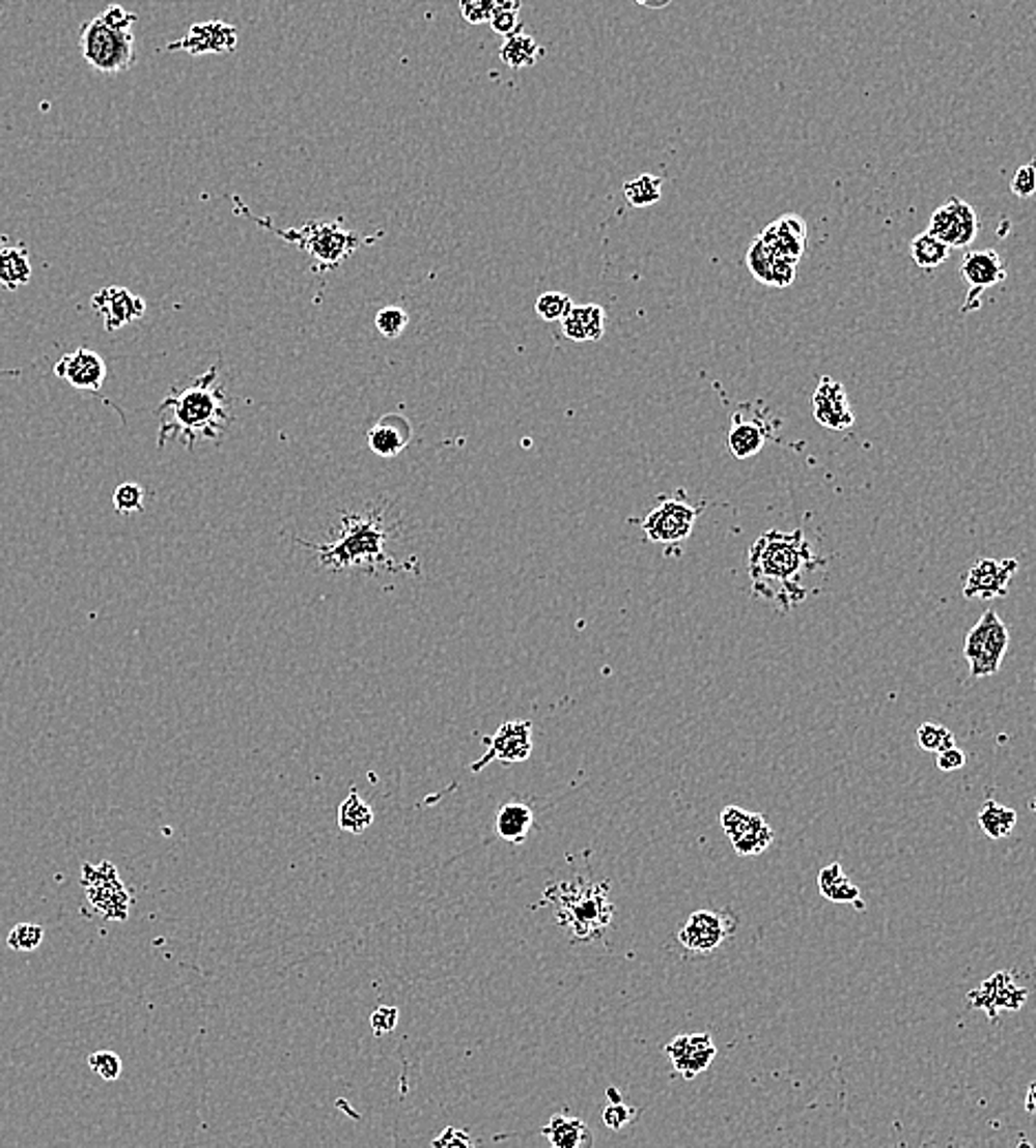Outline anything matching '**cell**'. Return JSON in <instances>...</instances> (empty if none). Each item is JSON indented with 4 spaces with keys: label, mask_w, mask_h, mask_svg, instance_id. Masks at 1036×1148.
I'll return each mask as SVG.
<instances>
[{
    "label": "cell",
    "mask_w": 1036,
    "mask_h": 1148,
    "mask_svg": "<svg viewBox=\"0 0 1036 1148\" xmlns=\"http://www.w3.org/2000/svg\"><path fill=\"white\" fill-rule=\"evenodd\" d=\"M822 562L811 552L803 530H767L750 548L752 593L758 599L780 603L783 610L803 603V579Z\"/></svg>",
    "instance_id": "1"
},
{
    "label": "cell",
    "mask_w": 1036,
    "mask_h": 1148,
    "mask_svg": "<svg viewBox=\"0 0 1036 1148\" xmlns=\"http://www.w3.org/2000/svg\"><path fill=\"white\" fill-rule=\"evenodd\" d=\"M217 378L219 369L215 365L195 380L173 386L158 409L160 449L171 437H181L186 449H193L199 440H217L222 435L232 422V413Z\"/></svg>",
    "instance_id": "2"
},
{
    "label": "cell",
    "mask_w": 1036,
    "mask_h": 1148,
    "mask_svg": "<svg viewBox=\"0 0 1036 1148\" xmlns=\"http://www.w3.org/2000/svg\"><path fill=\"white\" fill-rule=\"evenodd\" d=\"M389 535L392 533H389L383 513L347 511L341 517V533L336 535L334 542L312 544L297 539V544L312 550L318 556V564L330 572H373L379 568L389 572L404 570V566L385 550Z\"/></svg>",
    "instance_id": "3"
},
{
    "label": "cell",
    "mask_w": 1036,
    "mask_h": 1148,
    "mask_svg": "<svg viewBox=\"0 0 1036 1148\" xmlns=\"http://www.w3.org/2000/svg\"><path fill=\"white\" fill-rule=\"evenodd\" d=\"M232 204L236 206V210H240V214L248 217L250 222L259 224L261 228L270 230L272 234H277L279 239L287 241V243H295L299 250L308 252L310 259L314 261V269L316 272H320V269H334L341 265L349 255H354L356 250L363 248V246H371L376 243L379 239H383L385 232H379V234H369V236H361L356 234L352 230H345L343 228V222H308L301 228H277L272 222H268V219H261V217H254L248 206H244V201L232 195Z\"/></svg>",
    "instance_id": "4"
},
{
    "label": "cell",
    "mask_w": 1036,
    "mask_h": 1148,
    "mask_svg": "<svg viewBox=\"0 0 1036 1148\" xmlns=\"http://www.w3.org/2000/svg\"><path fill=\"white\" fill-rule=\"evenodd\" d=\"M543 899L557 908V921L568 927V932L577 941L597 939L610 925L615 913L606 884H555L543 894Z\"/></svg>",
    "instance_id": "5"
},
{
    "label": "cell",
    "mask_w": 1036,
    "mask_h": 1148,
    "mask_svg": "<svg viewBox=\"0 0 1036 1148\" xmlns=\"http://www.w3.org/2000/svg\"><path fill=\"white\" fill-rule=\"evenodd\" d=\"M82 58L95 71L115 76L127 71L135 62V36L131 29H115L95 16L82 25L80 31Z\"/></svg>",
    "instance_id": "6"
},
{
    "label": "cell",
    "mask_w": 1036,
    "mask_h": 1148,
    "mask_svg": "<svg viewBox=\"0 0 1036 1148\" xmlns=\"http://www.w3.org/2000/svg\"><path fill=\"white\" fill-rule=\"evenodd\" d=\"M1010 648V632L995 610L983 612L977 626L965 634L963 658L975 679L995 677Z\"/></svg>",
    "instance_id": "7"
},
{
    "label": "cell",
    "mask_w": 1036,
    "mask_h": 1148,
    "mask_svg": "<svg viewBox=\"0 0 1036 1148\" xmlns=\"http://www.w3.org/2000/svg\"><path fill=\"white\" fill-rule=\"evenodd\" d=\"M82 886L87 892V901L109 921H124L131 910L129 890L124 888L120 874H117L111 861H102L97 866H82Z\"/></svg>",
    "instance_id": "8"
},
{
    "label": "cell",
    "mask_w": 1036,
    "mask_h": 1148,
    "mask_svg": "<svg viewBox=\"0 0 1036 1148\" xmlns=\"http://www.w3.org/2000/svg\"><path fill=\"white\" fill-rule=\"evenodd\" d=\"M699 519V509H694L683 497H661L656 509L643 519V530L650 542L661 546H676L692 535Z\"/></svg>",
    "instance_id": "9"
},
{
    "label": "cell",
    "mask_w": 1036,
    "mask_h": 1148,
    "mask_svg": "<svg viewBox=\"0 0 1036 1148\" xmlns=\"http://www.w3.org/2000/svg\"><path fill=\"white\" fill-rule=\"evenodd\" d=\"M719 822L729 841H732L734 851L743 857L760 855L772 846L774 831L760 813H752V810L740 806H725Z\"/></svg>",
    "instance_id": "10"
},
{
    "label": "cell",
    "mask_w": 1036,
    "mask_h": 1148,
    "mask_svg": "<svg viewBox=\"0 0 1036 1148\" xmlns=\"http://www.w3.org/2000/svg\"><path fill=\"white\" fill-rule=\"evenodd\" d=\"M926 232H930L950 250L968 248L979 234V217L975 208L965 204L963 199L950 197L944 206L932 212Z\"/></svg>",
    "instance_id": "11"
},
{
    "label": "cell",
    "mask_w": 1036,
    "mask_h": 1148,
    "mask_svg": "<svg viewBox=\"0 0 1036 1148\" xmlns=\"http://www.w3.org/2000/svg\"><path fill=\"white\" fill-rule=\"evenodd\" d=\"M486 753L471 767L473 773L486 769L491 763H524L533 753V724L529 720H508L500 724V729L484 738Z\"/></svg>",
    "instance_id": "12"
},
{
    "label": "cell",
    "mask_w": 1036,
    "mask_h": 1148,
    "mask_svg": "<svg viewBox=\"0 0 1036 1148\" xmlns=\"http://www.w3.org/2000/svg\"><path fill=\"white\" fill-rule=\"evenodd\" d=\"M1018 570L1016 559H979L965 574L963 597L992 601L1008 595L1010 583Z\"/></svg>",
    "instance_id": "13"
},
{
    "label": "cell",
    "mask_w": 1036,
    "mask_h": 1148,
    "mask_svg": "<svg viewBox=\"0 0 1036 1148\" xmlns=\"http://www.w3.org/2000/svg\"><path fill=\"white\" fill-rule=\"evenodd\" d=\"M234 47H236V29L217 19L193 25L181 40L166 45L168 52H184L189 56L230 54L234 52Z\"/></svg>",
    "instance_id": "14"
},
{
    "label": "cell",
    "mask_w": 1036,
    "mask_h": 1148,
    "mask_svg": "<svg viewBox=\"0 0 1036 1148\" xmlns=\"http://www.w3.org/2000/svg\"><path fill=\"white\" fill-rule=\"evenodd\" d=\"M93 310L105 320L107 332H117L146 314L144 298L135 296L122 285H107L91 298Z\"/></svg>",
    "instance_id": "15"
},
{
    "label": "cell",
    "mask_w": 1036,
    "mask_h": 1148,
    "mask_svg": "<svg viewBox=\"0 0 1036 1148\" xmlns=\"http://www.w3.org/2000/svg\"><path fill=\"white\" fill-rule=\"evenodd\" d=\"M666 1056L670 1058L674 1071L683 1080H692L703 1073L717 1056V1044L709 1034H685L676 1036L668 1046Z\"/></svg>",
    "instance_id": "16"
},
{
    "label": "cell",
    "mask_w": 1036,
    "mask_h": 1148,
    "mask_svg": "<svg viewBox=\"0 0 1036 1148\" xmlns=\"http://www.w3.org/2000/svg\"><path fill=\"white\" fill-rule=\"evenodd\" d=\"M1026 1001H1028V989L1018 987L1010 972H997L979 989L971 992V996H968V1003H971L975 1009L988 1011L990 1018H997V1011L1021 1009Z\"/></svg>",
    "instance_id": "17"
},
{
    "label": "cell",
    "mask_w": 1036,
    "mask_h": 1148,
    "mask_svg": "<svg viewBox=\"0 0 1036 1148\" xmlns=\"http://www.w3.org/2000/svg\"><path fill=\"white\" fill-rule=\"evenodd\" d=\"M54 374L64 382H69L74 390L97 392L107 378V363L102 361L97 351L78 347L56 363Z\"/></svg>",
    "instance_id": "18"
},
{
    "label": "cell",
    "mask_w": 1036,
    "mask_h": 1148,
    "mask_svg": "<svg viewBox=\"0 0 1036 1148\" xmlns=\"http://www.w3.org/2000/svg\"><path fill=\"white\" fill-rule=\"evenodd\" d=\"M813 415L822 427L836 429V431L848 429L856 422L851 404L846 400L844 386L829 376H822L818 382V390H815Z\"/></svg>",
    "instance_id": "19"
},
{
    "label": "cell",
    "mask_w": 1036,
    "mask_h": 1148,
    "mask_svg": "<svg viewBox=\"0 0 1036 1148\" xmlns=\"http://www.w3.org/2000/svg\"><path fill=\"white\" fill-rule=\"evenodd\" d=\"M961 277L968 285H971L968 300H977L979 292L1004 283L1008 279V272L1004 261H1001V257L995 250H975V252H968L963 257Z\"/></svg>",
    "instance_id": "20"
},
{
    "label": "cell",
    "mask_w": 1036,
    "mask_h": 1148,
    "mask_svg": "<svg viewBox=\"0 0 1036 1148\" xmlns=\"http://www.w3.org/2000/svg\"><path fill=\"white\" fill-rule=\"evenodd\" d=\"M412 435L414 429L410 420L400 413H387L367 431V444L379 458L392 460L410 447Z\"/></svg>",
    "instance_id": "21"
},
{
    "label": "cell",
    "mask_w": 1036,
    "mask_h": 1148,
    "mask_svg": "<svg viewBox=\"0 0 1036 1148\" xmlns=\"http://www.w3.org/2000/svg\"><path fill=\"white\" fill-rule=\"evenodd\" d=\"M725 939V925L723 917L711 910H699L692 913L685 925L678 930V941L685 950L696 954H709L715 952Z\"/></svg>",
    "instance_id": "22"
},
{
    "label": "cell",
    "mask_w": 1036,
    "mask_h": 1148,
    "mask_svg": "<svg viewBox=\"0 0 1036 1148\" xmlns=\"http://www.w3.org/2000/svg\"><path fill=\"white\" fill-rule=\"evenodd\" d=\"M562 329L568 341L588 343L601 341L606 332V312L601 306L586 303V306H572L566 318L562 320Z\"/></svg>",
    "instance_id": "23"
},
{
    "label": "cell",
    "mask_w": 1036,
    "mask_h": 1148,
    "mask_svg": "<svg viewBox=\"0 0 1036 1148\" xmlns=\"http://www.w3.org/2000/svg\"><path fill=\"white\" fill-rule=\"evenodd\" d=\"M543 1138L549 1140L551 1148H592L594 1136L582 1118L557 1113L551 1122L541 1128Z\"/></svg>",
    "instance_id": "24"
},
{
    "label": "cell",
    "mask_w": 1036,
    "mask_h": 1148,
    "mask_svg": "<svg viewBox=\"0 0 1036 1148\" xmlns=\"http://www.w3.org/2000/svg\"><path fill=\"white\" fill-rule=\"evenodd\" d=\"M767 437H769L767 427H762L756 420H745L738 413L732 418V429H729V435H727V447L736 460H750L760 453L762 447H765Z\"/></svg>",
    "instance_id": "25"
},
{
    "label": "cell",
    "mask_w": 1036,
    "mask_h": 1148,
    "mask_svg": "<svg viewBox=\"0 0 1036 1148\" xmlns=\"http://www.w3.org/2000/svg\"><path fill=\"white\" fill-rule=\"evenodd\" d=\"M818 890H820L822 897L831 903H851L860 910L864 908L860 888L851 880H848L846 872L842 870V866L838 864V861H834V864H829L820 870Z\"/></svg>",
    "instance_id": "26"
},
{
    "label": "cell",
    "mask_w": 1036,
    "mask_h": 1148,
    "mask_svg": "<svg viewBox=\"0 0 1036 1148\" xmlns=\"http://www.w3.org/2000/svg\"><path fill=\"white\" fill-rule=\"evenodd\" d=\"M533 810L522 802H506L496 815V833L508 843H524L533 829Z\"/></svg>",
    "instance_id": "27"
},
{
    "label": "cell",
    "mask_w": 1036,
    "mask_h": 1148,
    "mask_svg": "<svg viewBox=\"0 0 1036 1148\" xmlns=\"http://www.w3.org/2000/svg\"><path fill=\"white\" fill-rule=\"evenodd\" d=\"M541 56H543V49L524 29L515 31L513 36L504 38V42L500 47L502 62L506 66H511V69H515V71L529 69V66H533Z\"/></svg>",
    "instance_id": "28"
},
{
    "label": "cell",
    "mask_w": 1036,
    "mask_h": 1148,
    "mask_svg": "<svg viewBox=\"0 0 1036 1148\" xmlns=\"http://www.w3.org/2000/svg\"><path fill=\"white\" fill-rule=\"evenodd\" d=\"M31 281V261L25 246H0V285L7 290Z\"/></svg>",
    "instance_id": "29"
},
{
    "label": "cell",
    "mask_w": 1036,
    "mask_h": 1148,
    "mask_svg": "<svg viewBox=\"0 0 1036 1148\" xmlns=\"http://www.w3.org/2000/svg\"><path fill=\"white\" fill-rule=\"evenodd\" d=\"M1018 822V813L1010 806L999 804L997 800L988 798L979 808V826L990 839H1006L1012 835L1014 826Z\"/></svg>",
    "instance_id": "30"
},
{
    "label": "cell",
    "mask_w": 1036,
    "mask_h": 1148,
    "mask_svg": "<svg viewBox=\"0 0 1036 1148\" xmlns=\"http://www.w3.org/2000/svg\"><path fill=\"white\" fill-rule=\"evenodd\" d=\"M371 824H373L371 806L359 796V793L352 791L343 800V804L338 806V826H341V831L345 833L361 835Z\"/></svg>",
    "instance_id": "31"
},
{
    "label": "cell",
    "mask_w": 1036,
    "mask_h": 1148,
    "mask_svg": "<svg viewBox=\"0 0 1036 1148\" xmlns=\"http://www.w3.org/2000/svg\"><path fill=\"white\" fill-rule=\"evenodd\" d=\"M911 257L917 267L935 269L948 261L950 248L944 246L940 239H935L930 232H922L911 241Z\"/></svg>",
    "instance_id": "32"
},
{
    "label": "cell",
    "mask_w": 1036,
    "mask_h": 1148,
    "mask_svg": "<svg viewBox=\"0 0 1036 1148\" xmlns=\"http://www.w3.org/2000/svg\"><path fill=\"white\" fill-rule=\"evenodd\" d=\"M661 189H664V181H661V177L643 173V175H637V177L627 179L623 183V195H625L627 204H631V206L648 208V206H654L656 201L661 199Z\"/></svg>",
    "instance_id": "33"
},
{
    "label": "cell",
    "mask_w": 1036,
    "mask_h": 1148,
    "mask_svg": "<svg viewBox=\"0 0 1036 1148\" xmlns=\"http://www.w3.org/2000/svg\"><path fill=\"white\" fill-rule=\"evenodd\" d=\"M917 745L928 753H942L950 747H955V736L940 722H924L920 724V729H917Z\"/></svg>",
    "instance_id": "34"
},
{
    "label": "cell",
    "mask_w": 1036,
    "mask_h": 1148,
    "mask_svg": "<svg viewBox=\"0 0 1036 1148\" xmlns=\"http://www.w3.org/2000/svg\"><path fill=\"white\" fill-rule=\"evenodd\" d=\"M572 306H575L572 298L564 292H543L535 300V312L541 320H547V323H557V320L562 323Z\"/></svg>",
    "instance_id": "35"
},
{
    "label": "cell",
    "mask_w": 1036,
    "mask_h": 1148,
    "mask_svg": "<svg viewBox=\"0 0 1036 1148\" xmlns=\"http://www.w3.org/2000/svg\"><path fill=\"white\" fill-rule=\"evenodd\" d=\"M520 9H522V3H517V0H498V9L488 21L491 29H494L496 33H500V36H504V38L513 36L515 31L522 29Z\"/></svg>",
    "instance_id": "36"
},
{
    "label": "cell",
    "mask_w": 1036,
    "mask_h": 1148,
    "mask_svg": "<svg viewBox=\"0 0 1036 1148\" xmlns=\"http://www.w3.org/2000/svg\"><path fill=\"white\" fill-rule=\"evenodd\" d=\"M45 939L43 925L38 923H19L7 937V948L16 952H33L40 948Z\"/></svg>",
    "instance_id": "37"
},
{
    "label": "cell",
    "mask_w": 1036,
    "mask_h": 1148,
    "mask_svg": "<svg viewBox=\"0 0 1036 1148\" xmlns=\"http://www.w3.org/2000/svg\"><path fill=\"white\" fill-rule=\"evenodd\" d=\"M774 255L767 250V246L762 243L760 239H756L750 248V252H747V267H750V272L754 279H758L760 283L769 285L772 283V267H774Z\"/></svg>",
    "instance_id": "38"
},
{
    "label": "cell",
    "mask_w": 1036,
    "mask_h": 1148,
    "mask_svg": "<svg viewBox=\"0 0 1036 1148\" xmlns=\"http://www.w3.org/2000/svg\"><path fill=\"white\" fill-rule=\"evenodd\" d=\"M373 325H376V329L385 336V339H398V336L407 329V325H410V314L398 306H389L376 314Z\"/></svg>",
    "instance_id": "39"
},
{
    "label": "cell",
    "mask_w": 1036,
    "mask_h": 1148,
    "mask_svg": "<svg viewBox=\"0 0 1036 1148\" xmlns=\"http://www.w3.org/2000/svg\"><path fill=\"white\" fill-rule=\"evenodd\" d=\"M113 506L120 515L142 511L144 509V488L140 484H133V482L120 484L113 493Z\"/></svg>",
    "instance_id": "40"
},
{
    "label": "cell",
    "mask_w": 1036,
    "mask_h": 1148,
    "mask_svg": "<svg viewBox=\"0 0 1036 1148\" xmlns=\"http://www.w3.org/2000/svg\"><path fill=\"white\" fill-rule=\"evenodd\" d=\"M89 1069L107 1083H113L122 1075V1058L115 1052H95L87 1058Z\"/></svg>",
    "instance_id": "41"
},
{
    "label": "cell",
    "mask_w": 1036,
    "mask_h": 1148,
    "mask_svg": "<svg viewBox=\"0 0 1036 1148\" xmlns=\"http://www.w3.org/2000/svg\"><path fill=\"white\" fill-rule=\"evenodd\" d=\"M496 9H498V0H463L460 3L463 19L471 25L488 23L491 16L496 13Z\"/></svg>",
    "instance_id": "42"
},
{
    "label": "cell",
    "mask_w": 1036,
    "mask_h": 1148,
    "mask_svg": "<svg viewBox=\"0 0 1036 1148\" xmlns=\"http://www.w3.org/2000/svg\"><path fill=\"white\" fill-rule=\"evenodd\" d=\"M369 1025H371L373 1034H376V1036L392 1034L396 1029V1025H398V1009L389 1007V1005L376 1007V1009H373L371 1018H369Z\"/></svg>",
    "instance_id": "43"
},
{
    "label": "cell",
    "mask_w": 1036,
    "mask_h": 1148,
    "mask_svg": "<svg viewBox=\"0 0 1036 1148\" xmlns=\"http://www.w3.org/2000/svg\"><path fill=\"white\" fill-rule=\"evenodd\" d=\"M635 1118H637V1111L631 1109V1107H625L623 1102H610L604 1109V1124L610 1130H621L623 1126L635 1122Z\"/></svg>",
    "instance_id": "44"
},
{
    "label": "cell",
    "mask_w": 1036,
    "mask_h": 1148,
    "mask_svg": "<svg viewBox=\"0 0 1036 1148\" xmlns=\"http://www.w3.org/2000/svg\"><path fill=\"white\" fill-rule=\"evenodd\" d=\"M1010 191L1012 195L1021 197V199H1028L1034 195L1036 191V168L1034 164H1026L1018 168V171L1014 173L1012 181H1010Z\"/></svg>",
    "instance_id": "45"
},
{
    "label": "cell",
    "mask_w": 1036,
    "mask_h": 1148,
    "mask_svg": "<svg viewBox=\"0 0 1036 1148\" xmlns=\"http://www.w3.org/2000/svg\"><path fill=\"white\" fill-rule=\"evenodd\" d=\"M433 1148H475V1140L469 1130L447 1126L433 1142Z\"/></svg>",
    "instance_id": "46"
},
{
    "label": "cell",
    "mask_w": 1036,
    "mask_h": 1148,
    "mask_svg": "<svg viewBox=\"0 0 1036 1148\" xmlns=\"http://www.w3.org/2000/svg\"><path fill=\"white\" fill-rule=\"evenodd\" d=\"M100 19L105 21L109 27H115V29H131L133 23L138 21V13L127 11L122 5H111V7H107L105 11L100 13Z\"/></svg>",
    "instance_id": "47"
},
{
    "label": "cell",
    "mask_w": 1036,
    "mask_h": 1148,
    "mask_svg": "<svg viewBox=\"0 0 1036 1148\" xmlns=\"http://www.w3.org/2000/svg\"><path fill=\"white\" fill-rule=\"evenodd\" d=\"M965 759H968V755L961 749L950 747V749L937 753V769L946 771V773H953V771H959V769L965 767Z\"/></svg>",
    "instance_id": "48"
},
{
    "label": "cell",
    "mask_w": 1036,
    "mask_h": 1148,
    "mask_svg": "<svg viewBox=\"0 0 1036 1148\" xmlns=\"http://www.w3.org/2000/svg\"><path fill=\"white\" fill-rule=\"evenodd\" d=\"M1028 1113H1034V1085L1028 1089Z\"/></svg>",
    "instance_id": "49"
},
{
    "label": "cell",
    "mask_w": 1036,
    "mask_h": 1148,
    "mask_svg": "<svg viewBox=\"0 0 1036 1148\" xmlns=\"http://www.w3.org/2000/svg\"><path fill=\"white\" fill-rule=\"evenodd\" d=\"M608 1095H610V1102H621V1097L615 1089H608Z\"/></svg>",
    "instance_id": "50"
}]
</instances>
